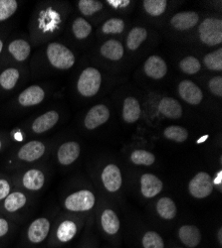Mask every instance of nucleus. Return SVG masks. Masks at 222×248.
<instances>
[{"label":"nucleus","instance_id":"nucleus-1","mask_svg":"<svg viewBox=\"0 0 222 248\" xmlns=\"http://www.w3.org/2000/svg\"><path fill=\"white\" fill-rule=\"evenodd\" d=\"M64 22L62 12L55 5L46 4L43 5L38 11H36L33 28L36 36L41 38H49L56 35L61 29Z\"/></svg>","mask_w":222,"mask_h":248},{"label":"nucleus","instance_id":"nucleus-2","mask_svg":"<svg viewBox=\"0 0 222 248\" xmlns=\"http://www.w3.org/2000/svg\"><path fill=\"white\" fill-rule=\"evenodd\" d=\"M48 145L42 140L33 139L22 144L8 159L9 167L17 168L41 161L48 153Z\"/></svg>","mask_w":222,"mask_h":248},{"label":"nucleus","instance_id":"nucleus-3","mask_svg":"<svg viewBox=\"0 0 222 248\" xmlns=\"http://www.w3.org/2000/svg\"><path fill=\"white\" fill-rule=\"evenodd\" d=\"M44 59L50 68L56 71H67L75 65L74 53L64 44L49 43L44 50Z\"/></svg>","mask_w":222,"mask_h":248},{"label":"nucleus","instance_id":"nucleus-4","mask_svg":"<svg viewBox=\"0 0 222 248\" xmlns=\"http://www.w3.org/2000/svg\"><path fill=\"white\" fill-rule=\"evenodd\" d=\"M32 46L29 41L22 37H16L4 43L2 53L0 55V63L4 60L13 61L16 64L25 63L30 58Z\"/></svg>","mask_w":222,"mask_h":248},{"label":"nucleus","instance_id":"nucleus-5","mask_svg":"<svg viewBox=\"0 0 222 248\" xmlns=\"http://www.w3.org/2000/svg\"><path fill=\"white\" fill-rule=\"evenodd\" d=\"M16 185L23 192L36 193L41 191L46 185L47 175L42 168L30 167L23 169L22 173L15 177Z\"/></svg>","mask_w":222,"mask_h":248},{"label":"nucleus","instance_id":"nucleus-6","mask_svg":"<svg viewBox=\"0 0 222 248\" xmlns=\"http://www.w3.org/2000/svg\"><path fill=\"white\" fill-rule=\"evenodd\" d=\"M52 221L47 217H40L32 220L25 232V242L31 247L43 244L51 234Z\"/></svg>","mask_w":222,"mask_h":248},{"label":"nucleus","instance_id":"nucleus-7","mask_svg":"<svg viewBox=\"0 0 222 248\" xmlns=\"http://www.w3.org/2000/svg\"><path fill=\"white\" fill-rule=\"evenodd\" d=\"M29 197L26 192L21 190L11 191V193L0 202V216L6 218L9 217H17L20 212L26 210L29 204Z\"/></svg>","mask_w":222,"mask_h":248},{"label":"nucleus","instance_id":"nucleus-8","mask_svg":"<svg viewBox=\"0 0 222 248\" xmlns=\"http://www.w3.org/2000/svg\"><path fill=\"white\" fill-rule=\"evenodd\" d=\"M96 198L89 190H80L69 194L63 201L64 209L70 213H83L93 209Z\"/></svg>","mask_w":222,"mask_h":248},{"label":"nucleus","instance_id":"nucleus-9","mask_svg":"<svg viewBox=\"0 0 222 248\" xmlns=\"http://www.w3.org/2000/svg\"><path fill=\"white\" fill-rule=\"evenodd\" d=\"M102 84V75L95 68H87L79 76L77 81L78 93L85 97L97 94Z\"/></svg>","mask_w":222,"mask_h":248},{"label":"nucleus","instance_id":"nucleus-10","mask_svg":"<svg viewBox=\"0 0 222 248\" xmlns=\"http://www.w3.org/2000/svg\"><path fill=\"white\" fill-rule=\"evenodd\" d=\"M199 38L203 43L208 46L219 45L222 42V20L217 18H206L200 24Z\"/></svg>","mask_w":222,"mask_h":248},{"label":"nucleus","instance_id":"nucleus-11","mask_svg":"<svg viewBox=\"0 0 222 248\" xmlns=\"http://www.w3.org/2000/svg\"><path fill=\"white\" fill-rule=\"evenodd\" d=\"M47 91L41 85H32L17 95L16 107L24 109L38 107L47 98Z\"/></svg>","mask_w":222,"mask_h":248},{"label":"nucleus","instance_id":"nucleus-12","mask_svg":"<svg viewBox=\"0 0 222 248\" xmlns=\"http://www.w3.org/2000/svg\"><path fill=\"white\" fill-rule=\"evenodd\" d=\"M61 118V114L56 109H50L36 116L29 123V131L35 135H41L53 129Z\"/></svg>","mask_w":222,"mask_h":248},{"label":"nucleus","instance_id":"nucleus-13","mask_svg":"<svg viewBox=\"0 0 222 248\" xmlns=\"http://www.w3.org/2000/svg\"><path fill=\"white\" fill-rule=\"evenodd\" d=\"M212 178L206 172L197 173L189 182V194L195 199H205L210 196L213 191Z\"/></svg>","mask_w":222,"mask_h":248},{"label":"nucleus","instance_id":"nucleus-14","mask_svg":"<svg viewBox=\"0 0 222 248\" xmlns=\"http://www.w3.org/2000/svg\"><path fill=\"white\" fill-rule=\"evenodd\" d=\"M81 154L80 144L74 140L60 144L56 151V160L60 166L69 167L74 164Z\"/></svg>","mask_w":222,"mask_h":248},{"label":"nucleus","instance_id":"nucleus-15","mask_svg":"<svg viewBox=\"0 0 222 248\" xmlns=\"http://www.w3.org/2000/svg\"><path fill=\"white\" fill-rule=\"evenodd\" d=\"M23 73L17 66L0 67V93H10L17 89Z\"/></svg>","mask_w":222,"mask_h":248},{"label":"nucleus","instance_id":"nucleus-16","mask_svg":"<svg viewBox=\"0 0 222 248\" xmlns=\"http://www.w3.org/2000/svg\"><path fill=\"white\" fill-rule=\"evenodd\" d=\"M78 233L77 223L70 218H63L60 220L53 232V238L55 244H66L72 241Z\"/></svg>","mask_w":222,"mask_h":248},{"label":"nucleus","instance_id":"nucleus-17","mask_svg":"<svg viewBox=\"0 0 222 248\" xmlns=\"http://www.w3.org/2000/svg\"><path fill=\"white\" fill-rule=\"evenodd\" d=\"M101 179H102L104 187L110 193H116L122 187V174L115 164L107 165L101 175Z\"/></svg>","mask_w":222,"mask_h":248},{"label":"nucleus","instance_id":"nucleus-18","mask_svg":"<svg viewBox=\"0 0 222 248\" xmlns=\"http://www.w3.org/2000/svg\"><path fill=\"white\" fill-rule=\"evenodd\" d=\"M110 118V110L104 105L93 107L84 119V125L87 129L93 130L103 125Z\"/></svg>","mask_w":222,"mask_h":248},{"label":"nucleus","instance_id":"nucleus-19","mask_svg":"<svg viewBox=\"0 0 222 248\" xmlns=\"http://www.w3.org/2000/svg\"><path fill=\"white\" fill-rule=\"evenodd\" d=\"M178 93L181 98L191 106L199 105L204 99L203 91L190 80H183L180 82Z\"/></svg>","mask_w":222,"mask_h":248},{"label":"nucleus","instance_id":"nucleus-20","mask_svg":"<svg viewBox=\"0 0 222 248\" xmlns=\"http://www.w3.org/2000/svg\"><path fill=\"white\" fill-rule=\"evenodd\" d=\"M164 184L155 175L147 173L140 178V191L145 198L152 199L163 191Z\"/></svg>","mask_w":222,"mask_h":248},{"label":"nucleus","instance_id":"nucleus-21","mask_svg":"<svg viewBox=\"0 0 222 248\" xmlns=\"http://www.w3.org/2000/svg\"><path fill=\"white\" fill-rule=\"evenodd\" d=\"M145 73L148 77L154 79L163 78L168 73L166 62L158 56H151L145 63Z\"/></svg>","mask_w":222,"mask_h":248},{"label":"nucleus","instance_id":"nucleus-22","mask_svg":"<svg viewBox=\"0 0 222 248\" xmlns=\"http://www.w3.org/2000/svg\"><path fill=\"white\" fill-rule=\"evenodd\" d=\"M178 237L187 247L195 248L201 242V232L195 225H183L178 230Z\"/></svg>","mask_w":222,"mask_h":248},{"label":"nucleus","instance_id":"nucleus-23","mask_svg":"<svg viewBox=\"0 0 222 248\" xmlns=\"http://www.w3.org/2000/svg\"><path fill=\"white\" fill-rule=\"evenodd\" d=\"M199 20L197 13L193 11H186L176 13L171 20V24L177 30H188L193 28Z\"/></svg>","mask_w":222,"mask_h":248},{"label":"nucleus","instance_id":"nucleus-24","mask_svg":"<svg viewBox=\"0 0 222 248\" xmlns=\"http://www.w3.org/2000/svg\"><path fill=\"white\" fill-rule=\"evenodd\" d=\"M158 108L166 117L171 119H178L183 115V108L180 103L172 97H165L161 99Z\"/></svg>","mask_w":222,"mask_h":248},{"label":"nucleus","instance_id":"nucleus-25","mask_svg":"<svg viewBox=\"0 0 222 248\" xmlns=\"http://www.w3.org/2000/svg\"><path fill=\"white\" fill-rule=\"evenodd\" d=\"M101 224H102L104 232L110 235L116 234L120 226V222L117 214L110 209L103 212L102 217H101Z\"/></svg>","mask_w":222,"mask_h":248},{"label":"nucleus","instance_id":"nucleus-26","mask_svg":"<svg viewBox=\"0 0 222 248\" xmlns=\"http://www.w3.org/2000/svg\"><path fill=\"white\" fill-rule=\"evenodd\" d=\"M156 212L161 218L171 220L176 217L177 210L174 202L171 198L164 197L156 202Z\"/></svg>","mask_w":222,"mask_h":248},{"label":"nucleus","instance_id":"nucleus-27","mask_svg":"<svg viewBox=\"0 0 222 248\" xmlns=\"http://www.w3.org/2000/svg\"><path fill=\"white\" fill-rule=\"evenodd\" d=\"M140 116L139 102L135 97H127L124 101L123 118L127 123L136 122Z\"/></svg>","mask_w":222,"mask_h":248},{"label":"nucleus","instance_id":"nucleus-28","mask_svg":"<svg viewBox=\"0 0 222 248\" xmlns=\"http://www.w3.org/2000/svg\"><path fill=\"white\" fill-rule=\"evenodd\" d=\"M101 54L112 61H119L124 56V47L117 40H109L101 47Z\"/></svg>","mask_w":222,"mask_h":248},{"label":"nucleus","instance_id":"nucleus-29","mask_svg":"<svg viewBox=\"0 0 222 248\" xmlns=\"http://www.w3.org/2000/svg\"><path fill=\"white\" fill-rule=\"evenodd\" d=\"M71 31L74 35V37L78 40H84L89 37V35L92 32V26L84 18H76L72 25H71Z\"/></svg>","mask_w":222,"mask_h":248},{"label":"nucleus","instance_id":"nucleus-30","mask_svg":"<svg viewBox=\"0 0 222 248\" xmlns=\"http://www.w3.org/2000/svg\"><path fill=\"white\" fill-rule=\"evenodd\" d=\"M148 37V31L143 27H136L131 30L127 38V46L130 50L135 51L139 48Z\"/></svg>","mask_w":222,"mask_h":248},{"label":"nucleus","instance_id":"nucleus-31","mask_svg":"<svg viewBox=\"0 0 222 248\" xmlns=\"http://www.w3.org/2000/svg\"><path fill=\"white\" fill-rule=\"evenodd\" d=\"M19 2L16 0H0V24L11 18L17 11Z\"/></svg>","mask_w":222,"mask_h":248},{"label":"nucleus","instance_id":"nucleus-32","mask_svg":"<svg viewBox=\"0 0 222 248\" xmlns=\"http://www.w3.org/2000/svg\"><path fill=\"white\" fill-rule=\"evenodd\" d=\"M164 134L166 138H168L169 140L178 142V143H183L187 141L188 138V130L184 127L177 126V125H171L167 127L164 131Z\"/></svg>","mask_w":222,"mask_h":248},{"label":"nucleus","instance_id":"nucleus-33","mask_svg":"<svg viewBox=\"0 0 222 248\" xmlns=\"http://www.w3.org/2000/svg\"><path fill=\"white\" fill-rule=\"evenodd\" d=\"M131 161L135 165H144L151 166L155 161V157L153 153L146 150H136L131 155Z\"/></svg>","mask_w":222,"mask_h":248},{"label":"nucleus","instance_id":"nucleus-34","mask_svg":"<svg viewBox=\"0 0 222 248\" xmlns=\"http://www.w3.org/2000/svg\"><path fill=\"white\" fill-rule=\"evenodd\" d=\"M144 8L152 16H159L166 11L168 2L166 0H146L143 2Z\"/></svg>","mask_w":222,"mask_h":248},{"label":"nucleus","instance_id":"nucleus-35","mask_svg":"<svg viewBox=\"0 0 222 248\" xmlns=\"http://www.w3.org/2000/svg\"><path fill=\"white\" fill-rule=\"evenodd\" d=\"M142 243L144 248H165L163 237L155 232H146L143 236Z\"/></svg>","mask_w":222,"mask_h":248},{"label":"nucleus","instance_id":"nucleus-36","mask_svg":"<svg viewBox=\"0 0 222 248\" xmlns=\"http://www.w3.org/2000/svg\"><path fill=\"white\" fill-rule=\"evenodd\" d=\"M179 68L184 73L188 75H194L200 71V62L192 56L187 57L180 61Z\"/></svg>","mask_w":222,"mask_h":248},{"label":"nucleus","instance_id":"nucleus-37","mask_svg":"<svg viewBox=\"0 0 222 248\" xmlns=\"http://www.w3.org/2000/svg\"><path fill=\"white\" fill-rule=\"evenodd\" d=\"M205 64L207 69L212 71L222 70V50L218 49L205 57Z\"/></svg>","mask_w":222,"mask_h":248},{"label":"nucleus","instance_id":"nucleus-38","mask_svg":"<svg viewBox=\"0 0 222 248\" xmlns=\"http://www.w3.org/2000/svg\"><path fill=\"white\" fill-rule=\"evenodd\" d=\"M79 10L86 16H91L103 8L102 2L96 0H80L78 2Z\"/></svg>","mask_w":222,"mask_h":248},{"label":"nucleus","instance_id":"nucleus-39","mask_svg":"<svg viewBox=\"0 0 222 248\" xmlns=\"http://www.w3.org/2000/svg\"><path fill=\"white\" fill-rule=\"evenodd\" d=\"M125 29V23L122 19L112 18L109 19L102 27V30L105 34H120Z\"/></svg>","mask_w":222,"mask_h":248},{"label":"nucleus","instance_id":"nucleus-40","mask_svg":"<svg viewBox=\"0 0 222 248\" xmlns=\"http://www.w3.org/2000/svg\"><path fill=\"white\" fill-rule=\"evenodd\" d=\"M14 224L8 218L0 216V245H2L11 235Z\"/></svg>","mask_w":222,"mask_h":248},{"label":"nucleus","instance_id":"nucleus-41","mask_svg":"<svg viewBox=\"0 0 222 248\" xmlns=\"http://www.w3.org/2000/svg\"><path fill=\"white\" fill-rule=\"evenodd\" d=\"M12 182L10 178L0 174V202H1L12 191Z\"/></svg>","mask_w":222,"mask_h":248},{"label":"nucleus","instance_id":"nucleus-42","mask_svg":"<svg viewBox=\"0 0 222 248\" xmlns=\"http://www.w3.org/2000/svg\"><path fill=\"white\" fill-rule=\"evenodd\" d=\"M209 89L214 95L222 96V78L220 76L214 77L209 80Z\"/></svg>","mask_w":222,"mask_h":248},{"label":"nucleus","instance_id":"nucleus-43","mask_svg":"<svg viewBox=\"0 0 222 248\" xmlns=\"http://www.w3.org/2000/svg\"><path fill=\"white\" fill-rule=\"evenodd\" d=\"M107 3L115 8H124L130 4L129 0H108Z\"/></svg>","mask_w":222,"mask_h":248},{"label":"nucleus","instance_id":"nucleus-44","mask_svg":"<svg viewBox=\"0 0 222 248\" xmlns=\"http://www.w3.org/2000/svg\"><path fill=\"white\" fill-rule=\"evenodd\" d=\"M212 183H213V186H221V184H222V171L221 170H219L215 174V177L212 180Z\"/></svg>","mask_w":222,"mask_h":248},{"label":"nucleus","instance_id":"nucleus-45","mask_svg":"<svg viewBox=\"0 0 222 248\" xmlns=\"http://www.w3.org/2000/svg\"><path fill=\"white\" fill-rule=\"evenodd\" d=\"M5 141H6V137L2 133H0V153L3 151L5 147Z\"/></svg>","mask_w":222,"mask_h":248},{"label":"nucleus","instance_id":"nucleus-46","mask_svg":"<svg viewBox=\"0 0 222 248\" xmlns=\"http://www.w3.org/2000/svg\"><path fill=\"white\" fill-rule=\"evenodd\" d=\"M4 43H5V41H4L3 36L0 35V55H1V53H2L3 47H4Z\"/></svg>","mask_w":222,"mask_h":248},{"label":"nucleus","instance_id":"nucleus-47","mask_svg":"<svg viewBox=\"0 0 222 248\" xmlns=\"http://www.w3.org/2000/svg\"><path fill=\"white\" fill-rule=\"evenodd\" d=\"M217 235H218V241H219V243L221 244V243H222V229H221V227H220L219 231H218Z\"/></svg>","mask_w":222,"mask_h":248}]
</instances>
